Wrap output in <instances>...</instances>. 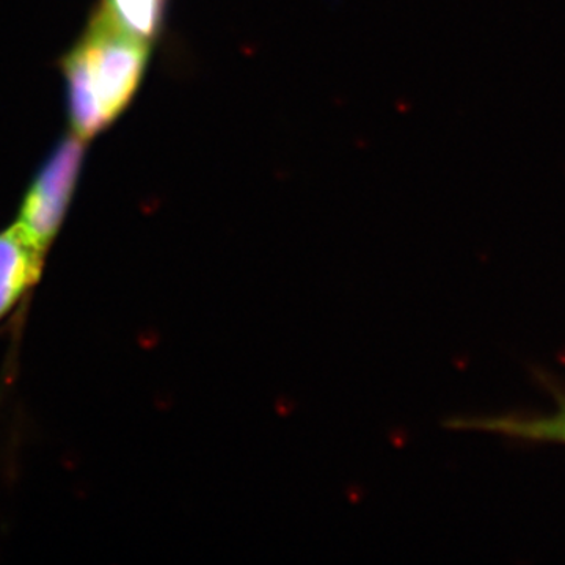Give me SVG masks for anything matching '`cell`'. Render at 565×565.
I'll return each mask as SVG.
<instances>
[{
    "label": "cell",
    "instance_id": "obj_1",
    "mask_svg": "<svg viewBox=\"0 0 565 565\" xmlns=\"http://www.w3.org/2000/svg\"><path fill=\"white\" fill-rule=\"evenodd\" d=\"M148 43L102 9L65 61L71 121L81 139L110 125L131 102L148 62Z\"/></svg>",
    "mask_w": 565,
    "mask_h": 565
},
{
    "label": "cell",
    "instance_id": "obj_2",
    "mask_svg": "<svg viewBox=\"0 0 565 565\" xmlns=\"http://www.w3.org/2000/svg\"><path fill=\"white\" fill-rule=\"evenodd\" d=\"M82 156L84 145L79 136L63 140L25 195L17 226L43 255L61 230L79 174Z\"/></svg>",
    "mask_w": 565,
    "mask_h": 565
},
{
    "label": "cell",
    "instance_id": "obj_3",
    "mask_svg": "<svg viewBox=\"0 0 565 565\" xmlns=\"http://www.w3.org/2000/svg\"><path fill=\"white\" fill-rule=\"evenodd\" d=\"M43 258L17 225L0 233V321L39 282Z\"/></svg>",
    "mask_w": 565,
    "mask_h": 565
},
{
    "label": "cell",
    "instance_id": "obj_4",
    "mask_svg": "<svg viewBox=\"0 0 565 565\" xmlns=\"http://www.w3.org/2000/svg\"><path fill=\"white\" fill-rule=\"evenodd\" d=\"M452 426L460 429L487 430V433L525 438V440L565 444V399L561 401V408L555 415L544 416V418L504 416V418L460 419L452 423Z\"/></svg>",
    "mask_w": 565,
    "mask_h": 565
},
{
    "label": "cell",
    "instance_id": "obj_5",
    "mask_svg": "<svg viewBox=\"0 0 565 565\" xmlns=\"http://www.w3.org/2000/svg\"><path fill=\"white\" fill-rule=\"evenodd\" d=\"M166 0H106L103 9L126 32L150 41L161 28Z\"/></svg>",
    "mask_w": 565,
    "mask_h": 565
}]
</instances>
